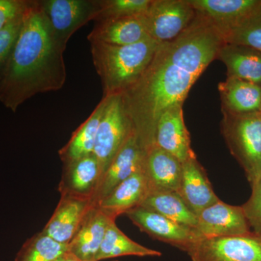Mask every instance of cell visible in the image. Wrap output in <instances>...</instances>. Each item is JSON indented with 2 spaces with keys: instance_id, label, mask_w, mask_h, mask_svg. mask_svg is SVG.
<instances>
[{
  "instance_id": "cell-30",
  "label": "cell",
  "mask_w": 261,
  "mask_h": 261,
  "mask_svg": "<svg viewBox=\"0 0 261 261\" xmlns=\"http://www.w3.org/2000/svg\"><path fill=\"white\" fill-rule=\"evenodd\" d=\"M242 207L252 233L261 238V178L252 187L251 195Z\"/></svg>"
},
{
  "instance_id": "cell-21",
  "label": "cell",
  "mask_w": 261,
  "mask_h": 261,
  "mask_svg": "<svg viewBox=\"0 0 261 261\" xmlns=\"http://www.w3.org/2000/svg\"><path fill=\"white\" fill-rule=\"evenodd\" d=\"M227 70V78L261 86V51L241 44L224 43L218 53Z\"/></svg>"
},
{
  "instance_id": "cell-10",
  "label": "cell",
  "mask_w": 261,
  "mask_h": 261,
  "mask_svg": "<svg viewBox=\"0 0 261 261\" xmlns=\"http://www.w3.org/2000/svg\"><path fill=\"white\" fill-rule=\"evenodd\" d=\"M147 151L141 144L135 129L117 153L103 175L92 202L97 205L122 181L145 170Z\"/></svg>"
},
{
  "instance_id": "cell-28",
  "label": "cell",
  "mask_w": 261,
  "mask_h": 261,
  "mask_svg": "<svg viewBox=\"0 0 261 261\" xmlns=\"http://www.w3.org/2000/svg\"><path fill=\"white\" fill-rule=\"evenodd\" d=\"M224 42L247 46L261 51V7L243 23L226 34Z\"/></svg>"
},
{
  "instance_id": "cell-11",
  "label": "cell",
  "mask_w": 261,
  "mask_h": 261,
  "mask_svg": "<svg viewBox=\"0 0 261 261\" xmlns=\"http://www.w3.org/2000/svg\"><path fill=\"white\" fill-rule=\"evenodd\" d=\"M195 228L201 238L244 236L252 233L243 207L228 205L221 200L201 211Z\"/></svg>"
},
{
  "instance_id": "cell-7",
  "label": "cell",
  "mask_w": 261,
  "mask_h": 261,
  "mask_svg": "<svg viewBox=\"0 0 261 261\" xmlns=\"http://www.w3.org/2000/svg\"><path fill=\"white\" fill-rule=\"evenodd\" d=\"M149 37L156 42H171L192 23L196 12L189 0H152L145 15Z\"/></svg>"
},
{
  "instance_id": "cell-23",
  "label": "cell",
  "mask_w": 261,
  "mask_h": 261,
  "mask_svg": "<svg viewBox=\"0 0 261 261\" xmlns=\"http://www.w3.org/2000/svg\"><path fill=\"white\" fill-rule=\"evenodd\" d=\"M108 100V97H102L92 114L73 132L68 143L59 151L64 165L93 154L98 128Z\"/></svg>"
},
{
  "instance_id": "cell-24",
  "label": "cell",
  "mask_w": 261,
  "mask_h": 261,
  "mask_svg": "<svg viewBox=\"0 0 261 261\" xmlns=\"http://www.w3.org/2000/svg\"><path fill=\"white\" fill-rule=\"evenodd\" d=\"M128 255L158 257L161 256L162 253L157 250L147 248L130 240L117 226L116 221H111L106 230V235L95 260L99 261Z\"/></svg>"
},
{
  "instance_id": "cell-16",
  "label": "cell",
  "mask_w": 261,
  "mask_h": 261,
  "mask_svg": "<svg viewBox=\"0 0 261 261\" xmlns=\"http://www.w3.org/2000/svg\"><path fill=\"white\" fill-rule=\"evenodd\" d=\"M101 178L100 166L92 154L64 165L58 189L61 195L92 201Z\"/></svg>"
},
{
  "instance_id": "cell-20",
  "label": "cell",
  "mask_w": 261,
  "mask_h": 261,
  "mask_svg": "<svg viewBox=\"0 0 261 261\" xmlns=\"http://www.w3.org/2000/svg\"><path fill=\"white\" fill-rule=\"evenodd\" d=\"M145 172L148 178L150 193L177 192L181 181L182 163L173 154L154 145L147 150Z\"/></svg>"
},
{
  "instance_id": "cell-4",
  "label": "cell",
  "mask_w": 261,
  "mask_h": 261,
  "mask_svg": "<svg viewBox=\"0 0 261 261\" xmlns=\"http://www.w3.org/2000/svg\"><path fill=\"white\" fill-rule=\"evenodd\" d=\"M222 113L221 132L226 145L253 187L261 178V111Z\"/></svg>"
},
{
  "instance_id": "cell-29",
  "label": "cell",
  "mask_w": 261,
  "mask_h": 261,
  "mask_svg": "<svg viewBox=\"0 0 261 261\" xmlns=\"http://www.w3.org/2000/svg\"><path fill=\"white\" fill-rule=\"evenodd\" d=\"M23 13L0 30V75L18 39L23 23Z\"/></svg>"
},
{
  "instance_id": "cell-26",
  "label": "cell",
  "mask_w": 261,
  "mask_h": 261,
  "mask_svg": "<svg viewBox=\"0 0 261 261\" xmlns=\"http://www.w3.org/2000/svg\"><path fill=\"white\" fill-rule=\"evenodd\" d=\"M68 250V245L39 232L23 244L15 261H55Z\"/></svg>"
},
{
  "instance_id": "cell-14",
  "label": "cell",
  "mask_w": 261,
  "mask_h": 261,
  "mask_svg": "<svg viewBox=\"0 0 261 261\" xmlns=\"http://www.w3.org/2000/svg\"><path fill=\"white\" fill-rule=\"evenodd\" d=\"M94 206L96 205L90 200L61 195L56 211L42 232L58 243L68 245L86 215Z\"/></svg>"
},
{
  "instance_id": "cell-22",
  "label": "cell",
  "mask_w": 261,
  "mask_h": 261,
  "mask_svg": "<svg viewBox=\"0 0 261 261\" xmlns=\"http://www.w3.org/2000/svg\"><path fill=\"white\" fill-rule=\"evenodd\" d=\"M221 111L247 114L261 111V86L238 79L226 78L219 84Z\"/></svg>"
},
{
  "instance_id": "cell-12",
  "label": "cell",
  "mask_w": 261,
  "mask_h": 261,
  "mask_svg": "<svg viewBox=\"0 0 261 261\" xmlns=\"http://www.w3.org/2000/svg\"><path fill=\"white\" fill-rule=\"evenodd\" d=\"M196 13L211 22L224 37L261 7V0H189Z\"/></svg>"
},
{
  "instance_id": "cell-15",
  "label": "cell",
  "mask_w": 261,
  "mask_h": 261,
  "mask_svg": "<svg viewBox=\"0 0 261 261\" xmlns=\"http://www.w3.org/2000/svg\"><path fill=\"white\" fill-rule=\"evenodd\" d=\"M177 192L197 216L206 207L220 200L197 156L182 163L181 181Z\"/></svg>"
},
{
  "instance_id": "cell-33",
  "label": "cell",
  "mask_w": 261,
  "mask_h": 261,
  "mask_svg": "<svg viewBox=\"0 0 261 261\" xmlns=\"http://www.w3.org/2000/svg\"><path fill=\"white\" fill-rule=\"evenodd\" d=\"M259 239H260V240H261V238H259Z\"/></svg>"
},
{
  "instance_id": "cell-3",
  "label": "cell",
  "mask_w": 261,
  "mask_h": 261,
  "mask_svg": "<svg viewBox=\"0 0 261 261\" xmlns=\"http://www.w3.org/2000/svg\"><path fill=\"white\" fill-rule=\"evenodd\" d=\"M91 53L100 77L103 97L121 95L143 74L160 45L150 37L132 45L92 42Z\"/></svg>"
},
{
  "instance_id": "cell-27",
  "label": "cell",
  "mask_w": 261,
  "mask_h": 261,
  "mask_svg": "<svg viewBox=\"0 0 261 261\" xmlns=\"http://www.w3.org/2000/svg\"><path fill=\"white\" fill-rule=\"evenodd\" d=\"M151 3L152 0H102L95 21L145 15Z\"/></svg>"
},
{
  "instance_id": "cell-32",
  "label": "cell",
  "mask_w": 261,
  "mask_h": 261,
  "mask_svg": "<svg viewBox=\"0 0 261 261\" xmlns=\"http://www.w3.org/2000/svg\"><path fill=\"white\" fill-rule=\"evenodd\" d=\"M55 261H86L82 260L80 257L75 256L73 254L70 253V252L66 251L64 253L60 255L58 258Z\"/></svg>"
},
{
  "instance_id": "cell-19",
  "label": "cell",
  "mask_w": 261,
  "mask_h": 261,
  "mask_svg": "<svg viewBox=\"0 0 261 261\" xmlns=\"http://www.w3.org/2000/svg\"><path fill=\"white\" fill-rule=\"evenodd\" d=\"M112 221L115 220L111 219L97 206L92 207L68 244L67 251L82 260L96 261L108 225Z\"/></svg>"
},
{
  "instance_id": "cell-13",
  "label": "cell",
  "mask_w": 261,
  "mask_h": 261,
  "mask_svg": "<svg viewBox=\"0 0 261 261\" xmlns=\"http://www.w3.org/2000/svg\"><path fill=\"white\" fill-rule=\"evenodd\" d=\"M154 145L173 154L181 163L196 154L184 119L183 105H176L160 116L154 133Z\"/></svg>"
},
{
  "instance_id": "cell-17",
  "label": "cell",
  "mask_w": 261,
  "mask_h": 261,
  "mask_svg": "<svg viewBox=\"0 0 261 261\" xmlns=\"http://www.w3.org/2000/svg\"><path fill=\"white\" fill-rule=\"evenodd\" d=\"M148 37L145 16L143 15L97 20L87 39L89 42L126 46L142 42Z\"/></svg>"
},
{
  "instance_id": "cell-5",
  "label": "cell",
  "mask_w": 261,
  "mask_h": 261,
  "mask_svg": "<svg viewBox=\"0 0 261 261\" xmlns=\"http://www.w3.org/2000/svg\"><path fill=\"white\" fill-rule=\"evenodd\" d=\"M108 97L93 152L100 166L102 178L134 129L125 111L121 95Z\"/></svg>"
},
{
  "instance_id": "cell-9",
  "label": "cell",
  "mask_w": 261,
  "mask_h": 261,
  "mask_svg": "<svg viewBox=\"0 0 261 261\" xmlns=\"http://www.w3.org/2000/svg\"><path fill=\"white\" fill-rule=\"evenodd\" d=\"M135 226L151 238L188 252L201 238L195 228L178 224L154 211L137 206L126 214Z\"/></svg>"
},
{
  "instance_id": "cell-6",
  "label": "cell",
  "mask_w": 261,
  "mask_h": 261,
  "mask_svg": "<svg viewBox=\"0 0 261 261\" xmlns=\"http://www.w3.org/2000/svg\"><path fill=\"white\" fill-rule=\"evenodd\" d=\"M39 3L55 37L65 47L74 33L99 14V1L43 0Z\"/></svg>"
},
{
  "instance_id": "cell-18",
  "label": "cell",
  "mask_w": 261,
  "mask_h": 261,
  "mask_svg": "<svg viewBox=\"0 0 261 261\" xmlns=\"http://www.w3.org/2000/svg\"><path fill=\"white\" fill-rule=\"evenodd\" d=\"M149 193L148 178L144 170L122 181L96 206L116 221L118 216L140 206Z\"/></svg>"
},
{
  "instance_id": "cell-8",
  "label": "cell",
  "mask_w": 261,
  "mask_h": 261,
  "mask_svg": "<svg viewBox=\"0 0 261 261\" xmlns=\"http://www.w3.org/2000/svg\"><path fill=\"white\" fill-rule=\"evenodd\" d=\"M187 254L192 261H261V240L252 233L200 238Z\"/></svg>"
},
{
  "instance_id": "cell-31",
  "label": "cell",
  "mask_w": 261,
  "mask_h": 261,
  "mask_svg": "<svg viewBox=\"0 0 261 261\" xmlns=\"http://www.w3.org/2000/svg\"><path fill=\"white\" fill-rule=\"evenodd\" d=\"M28 0H0V30L23 13Z\"/></svg>"
},
{
  "instance_id": "cell-2",
  "label": "cell",
  "mask_w": 261,
  "mask_h": 261,
  "mask_svg": "<svg viewBox=\"0 0 261 261\" xmlns=\"http://www.w3.org/2000/svg\"><path fill=\"white\" fill-rule=\"evenodd\" d=\"M65 47L58 42L39 1H29L13 51L0 75V102L15 113L38 94L63 88Z\"/></svg>"
},
{
  "instance_id": "cell-25",
  "label": "cell",
  "mask_w": 261,
  "mask_h": 261,
  "mask_svg": "<svg viewBox=\"0 0 261 261\" xmlns=\"http://www.w3.org/2000/svg\"><path fill=\"white\" fill-rule=\"evenodd\" d=\"M140 206L192 228H196L197 216L186 205L177 192H152Z\"/></svg>"
},
{
  "instance_id": "cell-1",
  "label": "cell",
  "mask_w": 261,
  "mask_h": 261,
  "mask_svg": "<svg viewBox=\"0 0 261 261\" xmlns=\"http://www.w3.org/2000/svg\"><path fill=\"white\" fill-rule=\"evenodd\" d=\"M225 43L219 29L196 13L192 23L171 42L160 44L142 76L121 94L127 116L146 151L154 145L160 116L183 105L192 86Z\"/></svg>"
}]
</instances>
